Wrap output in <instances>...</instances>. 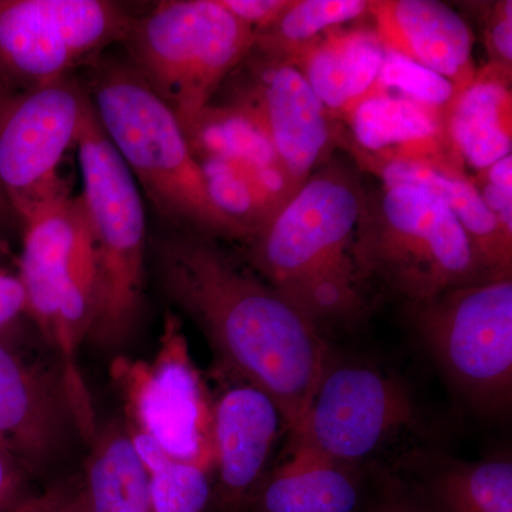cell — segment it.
Listing matches in <instances>:
<instances>
[{
  "mask_svg": "<svg viewBox=\"0 0 512 512\" xmlns=\"http://www.w3.org/2000/svg\"><path fill=\"white\" fill-rule=\"evenodd\" d=\"M227 242L173 231L157 244L165 298L214 352L215 373L261 387L298 429L330 355L329 340Z\"/></svg>",
  "mask_w": 512,
  "mask_h": 512,
  "instance_id": "obj_1",
  "label": "cell"
},
{
  "mask_svg": "<svg viewBox=\"0 0 512 512\" xmlns=\"http://www.w3.org/2000/svg\"><path fill=\"white\" fill-rule=\"evenodd\" d=\"M366 198L359 178L330 160L238 248L325 335L355 325L375 302L357 255Z\"/></svg>",
  "mask_w": 512,
  "mask_h": 512,
  "instance_id": "obj_2",
  "label": "cell"
},
{
  "mask_svg": "<svg viewBox=\"0 0 512 512\" xmlns=\"http://www.w3.org/2000/svg\"><path fill=\"white\" fill-rule=\"evenodd\" d=\"M82 82L94 116L154 210L174 231L237 245L247 234L211 201L174 111L130 63L101 56Z\"/></svg>",
  "mask_w": 512,
  "mask_h": 512,
  "instance_id": "obj_3",
  "label": "cell"
},
{
  "mask_svg": "<svg viewBox=\"0 0 512 512\" xmlns=\"http://www.w3.org/2000/svg\"><path fill=\"white\" fill-rule=\"evenodd\" d=\"M289 436L402 485L440 453L430 417L399 373L333 349L302 423Z\"/></svg>",
  "mask_w": 512,
  "mask_h": 512,
  "instance_id": "obj_4",
  "label": "cell"
},
{
  "mask_svg": "<svg viewBox=\"0 0 512 512\" xmlns=\"http://www.w3.org/2000/svg\"><path fill=\"white\" fill-rule=\"evenodd\" d=\"M357 255L376 296L390 293L409 306L495 278L446 202L420 184L367 191Z\"/></svg>",
  "mask_w": 512,
  "mask_h": 512,
  "instance_id": "obj_5",
  "label": "cell"
},
{
  "mask_svg": "<svg viewBox=\"0 0 512 512\" xmlns=\"http://www.w3.org/2000/svg\"><path fill=\"white\" fill-rule=\"evenodd\" d=\"M76 147L97 275L96 313L87 342L119 350L133 338L143 311L146 210L136 180L101 130L92 103Z\"/></svg>",
  "mask_w": 512,
  "mask_h": 512,
  "instance_id": "obj_6",
  "label": "cell"
},
{
  "mask_svg": "<svg viewBox=\"0 0 512 512\" xmlns=\"http://www.w3.org/2000/svg\"><path fill=\"white\" fill-rule=\"evenodd\" d=\"M255 40L220 0H164L131 20L121 43L128 63L184 128L210 106Z\"/></svg>",
  "mask_w": 512,
  "mask_h": 512,
  "instance_id": "obj_7",
  "label": "cell"
},
{
  "mask_svg": "<svg viewBox=\"0 0 512 512\" xmlns=\"http://www.w3.org/2000/svg\"><path fill=\"white\" fill-rule=\"evenodd\" d=\"M417 335L474 409L501 414L512 394V278L460 286L409 306Z\"/></svg>",
  "mask_w": 512,
  "mask_h": 512,
  "instance_id": "obj_8",
  "label": "cell"
},
{
  "mask_svg": "<svg viewBox=\"0 0 512 512\" xmlns=\"http://www.w3.org/2000/svg\"><path fill=\"white\" fill-rule=\"evenodd\" d=\"M133 19L109 0H0V99L86 69Z\"/></svg>",
  "mask_w": 512,
  "mask_h": 512,
  "instance_id": "obj_9",
  "label": "cell"
},
{
  "mask_svg": "<svg viewBox=\"0 0 512 512\" xmlns=\"http://www.w3.org/2000/svg\"><path fill=\"white\" fill-rule=\"evenodd\" d=\"M110 376L126 426L153 437L174 460L212 468L214 394L192 359L177 312H165L153 359L117 356Z\"/></svg>",
  "mask_w": 512,
  "mask_h": 512,
  "instance_id": "obj_10",
  "label": "cell"
},
{
  "mask_svg": "<svg viewBox=\"0 0 512 512\" xmlns=\"http://www.w3.org/2000/svg\"><path fill=\"white\" fill-rule=\"evenodd\" d=\"M89 106L76 74L0 99V185L20 225L72 195L60 165L79 140Z\"/></svg>",
  "mask_w": 512,
  "mask_h": 512,
  "instance_id": "obj_11",
  "label": "cell"
},
{
  "mask_svg": "<svg viewBox=\"0 0 512 512\" xmlns=\"http://www.w3.org/2000/svg\"><path fill=\"white\" fill-rule=\"evenodd\" d=\"M224 86L221 104L245 111L262 127L296 190L332 160L342 138L338 120L288 59L254 46Z\"/></svg>",
  "mask_w": 512,
  "mask_h": 512,
  "instance_id": "obj_12",
  "label": "cell"
},
{
  "mask_svg": "<svg viewBox=\"0 0 512 512\" xmlns=\"http://www.w3.org/2000/svg\"><path fill=\"white\" fill-rule=\"evenodd\" d=\"M212 498L208 512H249L289 434L279 404L261 387L215 373Z\"/></svg>",
  "mask_w": 512,
  "mask_h": 512,
  "instance_id": "obj_13",
  "label": "cell"
},
{
  "mask_svg": "<svg viewBox=\"0 0 512 512\" xmlns=\"http://www.w3.org/2000/svg\"><path fill=\"white\" fill-rule=\"evenodd\" d=\"M70 431L77 427L62 373L0 335V450L36 477L59 457Z\"/></svg>",
  "mask_w": 512,
  "mask_h": 512,
  "instance_id": "obj_14",
  "label": "cell"
},
{
  "mask_svg": "<svg viewBox=\"0 0 512 512\" xmlns=\"http://www.w3.org/2000/svg\"><path fill=\"white\" fill-rule=\"evenodd\" d=\"M402 490L288 434L249 512H376Z\"/></svg>",
  "mask_w": 512,
  "mask_h": 512,
  "instance_id": "obj_15",
  "label": "cell"
},
{
  "mask_svg": "<svg viewBox=\"0 0 512 512\" xmlns=\"http://www.w3.org/2000/svg\"><path fill=\"white\" fill-rule=\"evenodd\" d=\"M369 15L384 49L440 74L453 84L457 96L473 83V32L446 3L372 0Z\"/></svg>",
  "mask_w": 512,
  "mask_h": 512,
  "instance_id": "obj_16",
  "label": "cell"
},
{
  "mask_svg": "<svg viewBox=\"0 0 512 512\" xmlns=\"http://www.w3.org/2000/svg\"><path fill=\"white\" fill-rule=\"evenodd\" d=\"M340 143L362 163L447 164L463 170L451 151L446 114L390 93H375L346 117Z\"/></svg>",
  "mask_w": 512,
  "mask_h": 512,
  "instance_id": "obj_17",
  "label": "cell"
},
{
  "mask_svg": "<svg viewBox=\"0 0 512 512\" xmlns=\"http://www.w3.org/2000/svg\"><path fill=\"white\" fill-rule=\"evenodd\" d=\"M83 215L82 198L67 195L22 221L16 274L25 292V315L49 349L55 340L60 289L72 261Z\"/></svg>",
  "mask_w": 512,
  "mask_h": 512,
  "instance_id": "obj_18",
  "label": "cell"
},
{
  "mask_svg": "<svg viewBox=\"0 0 512 512\" xmlns=\"http://www.w3.org/2000/svg\"><path fill=\"white\" fill-rule=\"evenodd\" d=\"M386 56L375 28H340L285 57L298 67L323 106L346 120L375 90Z\"/></svg>",
  "mask_w": 512,
  "mask_h": 512,
  "instance_id": "obj_19",
  "label": "cell"
},
{
  "mask_svg": "<svg viewBox=\"0 0 512 512\" xmlns=\"http://www.w3.org/2000/svg\"><path fill=\"white\" fill-rule=\"evenodd\" d=\"M451 151L476 173L512 153L511 73L483 67L446 113Z\"/></svg>",
  "mask_w": 512,
  "mask_h": 512,
  "instance_id": "obj_20",
  "label": "cell"
},
{
  "mask_svg": "<svg viewBox=\"0 0 512 512\" xmlns=\"http://www.w3.org/2000/svg\"><path fill=\"white\" fill-rule=\"evenodd\" d=\"M360 165L376 174L384 184H420L439 195L466 231L485 269L495 278L511 276L512 239L504 234L463 170L447 164Z\"/></svg>",
  "mask_w": 512,
  "mask_h": 512,
  "instance_id": "obj_21",
  "label": "cell"
},
{
  "mask_svg": "<svg viewBox=\"0 0 512 512\" xmlns=\"http://www.w3.org/2000/svg\"><path fill=\"white\" fill-rule=\"evenodd\" d=\"M410 491L434 512H512L511 458L491 456L477 461L437 454L410 478Z\"/></svg>",
  "mask_w": 512,
  "mask_h": 512,
  "instance_id": "obj_22",
  "label": "cell"
},
{
  "mask_svg": "<svg viewBox=\"0 0 512 512\" xmlns=\"http://www.w3.org/2000/svg\"><path fill=\"white\" fill-rule=\"evenodd\" d=\"M89 446L80 474L87 512H151L147 471L123 419L97 429Z\"/></svg>",
  "mask_w": 512,
  "mask_h": 512,
  "instance_id": "obj_23",
  "label": "cell"
},
{
  "mask_svg": "<svg viewBox=\"0 0 512 512\" xmlns=\"http://www.w3.org/2000/svg\"><path fill=\"white\" fill-rule=\"evenodd\" d=\"M198 164L211 201L248 239L298 191L282 168H254L220 160H200Z\"/></svg>",
  "mask_w": 512,
  "mask_h": 512,
  "instance_id": "obj_24",
  "label": "cell"
},
{
  "mask_svg": "<svg viewBox=\"0 0 512 512\" xmlns=\"http://www.w3.org/2000/svg\"><path fill=\"white\" fill-rule=\"evenodd\" d=\"M183 130L197 161L220 160L254 168H282L265 131L237 107L211 103Z\"/></svg>",
  "mask_w": 512,
  "mask_h": 512,
  "instance_id": "obj_25",
  "label": "cell"
},
{
  "mask_svg": "<svg viewBox=\"0 0 512 512\" xmlns=\"http://www.w3.org/2000/svg\"><path fill=\"white\" fill-rule=\"evenodd\" d=\"M369 0H292L275 25L256 36L255 47L289 57L329 30L369 15Z\"/></svg>",
  "mask_w": 512,
  "mask_h": 512,
  "instance_id": "obj_26",
  "label": "cell"
},
{
  "mask_svg": "<svg viewBox=\"0 0 512 512\" xmlns=\"http://www.w3.org/2000/svg\"><path fill=\"white\" fill-rule=\"evenodd\" d=\"M151 512H208L212 468L171 458L147 473Z\"/></svg>",
  "mask_w": 512,
  "mask_h": 512,
  "instance_id": "obj_27",
  "label": "cell"
},
{
  "mask_svg": "<svg viewBox=\"0 0 512 512\" xmlns=\"http://www.w3.org/2000/svg\"><path fill=\"white\" fill-rule=\"evenodd\" d=\"M375 93L396 94L444 114L457 97L453 84L440 74L390 50H386L382 72L372 94Z\"/></svg>",
  "mask_w": 512,
  "mask_h": 512,
  "instance_id": "obj_28",
  "label": "cell"
},
{
  "mask_svg": "<svg viewBox=\"0 0 512 512\" xmlns=\"http://www.w3.org/2000/svg\"><path fill=\"white\" fill-rule=\"evenodd\" d=\"M6 512H87L80 474L37 487Z\"/></svg>",
  "mask_w": 512,
  "mask_h": 512,
  "instance_id": "obj_29",
  "label": "cell"
},
{
  "mask_svg": "<svg viewBox=\"0 0 512 512\" xmlns=\"http://www.w3.org/2000/svg\"><path fill=\"white\" fill-rule=\"evenodd\" d=\"M485 46L491 66L511 73L512 67V2L491 3L485 13Z\"/></svg>",
  "mask_w": 512,
  "mask_h": 512,
  "instance_id": "obj_30",
  "label": "cell"
},
{
  "mask_svg": "<svg viewBox=\"0 0 512 512\" xmlns=\"http://www.w3.org/2000/svg\"><path fill=\"white\" fill-rule=\"evenodd\" d=\"M220 3L258 36L275 25L292 0H220Z\"/></svg>",
  "mask_w": 512,
  "mask_h": 512,
  "instance_id": "obj_31",
  "label": "cell"
},
{
  "mask_svg": "<svg viewBox=\"0 0 512 512\" xmlns=\"http://www.w3.org/2000/svg\"><path fill=\"white\" fill-rule=\"evenodd\" d=\"M35 478L19 461L0 450V512L9 511L36 490Z\"/></svg>",
  "mask_w": 512,
  "mask_h": 512,
  "instance_id": "obj_32",
  "label": "cell"
},
{
  "mask_svg": "<svg viewBox=\"0 0 512 512\" xmlns=\"http://www.w3.org/2000/svg\"><path fill=\"white\" fill-rule=\"evenodd\" d=\"M26 299L18 274L0 265V335L8 333L25 315Z\"/></svg>",
  "mask_w": 512,
  "mask_h": 512,
  "instance_id": "obj_33",
  "label": "cell"
},
{
  "mask_svg": "<svg viewBox=\"0 0 512 512\" xmlns=\"http://www.w3.org/2000/svg\"><path fill=\"white\" fill-rule=\"evenodd\" d=\"M470 180L504 234L512 239V188L490 183L478 174Z\"/></svg>",
  "mask_w": 512,
  "mask_h": 512,
  "instance_id": "obj_34",
  "label": "cell"
},
{
  "mask_svg": "<svg viewBox=\"0 0 512 512\" xmlns=\"http://www.w3.org/2000/svg\"><path fill=\"white\" fill-rule=\"evenodd\" d=\"M22 225L16 212L13 211L12 205L0 185V258L2 256L12 255V237L15 234L20 235Z\"/></svg>",
  "mask_w": 512,
  "mask_h": 512,
  "instance_id": "obj_35",
  "label": "cell"
},
{
  "mask_svg": "<svg viewBox=\"0 0 512 512\" xmlns=\"http://www.w3.org/2000/svg\"><path fill=\"white\" fill-rule=\"evenodd\" d=\"M376 512H434L419 498L414 497L406 487L392 495Z\"/></svg>",
  "mask_w": 512,
  "mask_h": 512,
  "instance_id": "obj_36",
  "label": "cell"
}]
</instances>
